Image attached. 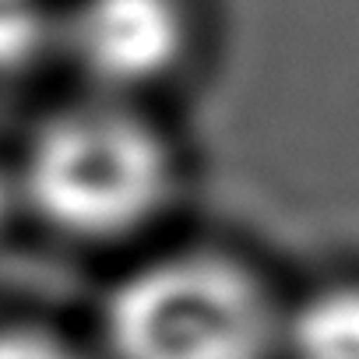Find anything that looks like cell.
<instances>
[{"label": "cell", "instance_id": "6da1fadb", "mask_svg": "<svg viewBox=\"0 0 359 359\" xmlns=\"http://www.w3.org/2000/svg\"><path fill=\"white\" fill-rule=\"evenodd\" d=\"M18 194L67 243L137 247L155 236L184 194V155L151 106L85 92L32 127Z\"/></svg>", "mask_w": 359, "mask_h": 359}, {"label": "cell", "instance_id": "7a4b0ae2", "mask_svg": "<svg viewBox=\"0 0 359 359\" xmlns=\"http://www.w3.org/2000/svg\"><path fill=\"white\" fill-rule=\"evenodd\" d=\"M285 299L240 250L176 243L134 257L99 303L102 359H282Z\"/></svg>", "mask_w": 359, "mask_h": 359}, {"label": "cell", "instance_id": "3957f363", "mask_svg": "<svg viewBox=\"0 0 359 359\" xmlns=\"http://www.w3.org/2000/svg\"><path fill=\"white\" fill-rule=\"evenodd\" d=\"M201 22L194 0H71L64 50L85 92L151 106L187 74Z\"/></svg>", "mask_w": 359, "mask_h": 359}, {"label": "cell", "instance_id": "277c9868", "mask_svg": "<svg viewBox=\"0 0 359 359\" xmlns=\"http://www.w3.org/2000/svg\"><path fill=\"white\" fill-rule=\"evenodd\" d=\"M282 359H359V275H334L285 299Z\"/></svg>", "mask_w": 359, "mask_h": 359}, {"label": "cell", "instance_id": "5b68a950", "mask_svg": "<svg viewBox=\"0 0 359 359\" xmlns=\"http://www.w3.org/2000/svg\"><path fill=\"white\" fill-rule=\"evenodd\" d=\"M0 359H88L74 341L43 324H0Z\"/></svg>", "mask_w": 359, "mask_h": 359}]
</instances>
